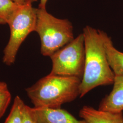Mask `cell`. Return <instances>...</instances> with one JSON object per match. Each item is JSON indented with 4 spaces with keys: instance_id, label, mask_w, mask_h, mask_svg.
<instances>
[{
    "instance_id": "obj_1",
    "label": "cell",
    "mask_w": 123,
    "mask_h": 123,
    "mask_svg": "<svg viewBox=\"0 0 123 123\" xmlns=\"http://www.w3.org/2000/svg\"><path fill=\"white\" fill-rule=\"evenodd\" d=\"M85 58L80 98L95 88L113 84L115 75L108 61L100 30L87 26L83 29Z\"/></svg>"
},
{
    "instance_id": "obj_2",
    "label": "cell",
    "mask_w": 123,
    "mask_h": 123,
    "mask_svg": "<svg viewBox=\"0 0 123 123\" xmlns=\"http://www.w3.org/2000/svg\"><path fill=\"white\" fill-rule=\"evenodd\" d=\"M81 80L75 77L49 74L26 91L35 108H61L62 105L79 96Z\"/></svg>"
},
{
    "instance_id": "obj_3",
    "label": "cell",
    "mask_w": 123,
    "mask_h": 123,
    "mask_svg": "<svg viewBox=\"0 0 123 123\" xmlns=\"http://www.w3.org/2000/svg\"><path fill=\"white\" fill-rule=\"evenodd\" d=\"M41 41V53L50 57L74 39L73 26L68 19H59L45 8H37L35 30Z\"/></svg>"
},
{
    "instance_id": "obj_4",
    "label": "cell",
    "mask_w": 123,
    "mask_h": 123,
    "mask_svg": "<svg viewBox=\"0 0 123 123\" xmlns=\"http://www.w3.org/2000/svg\"><path fill=\"white\" fill-rule=\"evenodd\" d=\"M32 3L21 5L8 24L10 38L3 57V62L7 65L14 63L21 44L29 34L35 30L37 8L32 6Z\"/></svg>"
},
{
    "instance_id": "obj_5",
    "label": "cell",
    "mask_w": 123,
    "mask_h": 123,
    "mask_svg": "<svg viewBox=\"0 0 123 123\" xmlns=\"http://www.w3.org/2000/svg\"><path fill=\"white\" fill-rule=\"evenodd\" d=\"M50 57L52 62L50 74L82 79L85 58L83 34H79Z\"/></svg>"
},
{
    "instance_id": "obj_6",
    "label": "cell",
    "mask_w": 123,
    "mask_h": 123,
    "mask_svg": "<svg viewBox=\"0 0 123 123\" xmlns=\"http://www.w3.org/2000/svg\"><path fill=\"white\" fill-rule=\"evenodd\" d=\"M37 123H88L78 120L65 110L47 108H32Z\"/></svg>"
},
{
    "instance_id": "obj_7",
    "label": "cell",
    "mask_w": 123,
    "mask_h": 123,
    "mask_svg": "<svg viewBox=\"0 0 123 123\" xmlns=\"http://www.w3.org/2000/svg\"><path fill=\"white\" fill-rule=\"evenodd\" d=\"M111 92L103 98L99 104V110L111 112L123 111V76H115Z\"/></svg>"
},
{
    "instance_id": "obj_8",
    "label": "cell",
    "mask_w": 123,
    "mask_h": 123,
    "mask_svg": "<svg viewBox=\"0 0 123 123\" xmlns=\"http://www.w3.org/2000/svg\"><path fill=\"white\" fill-rule=\"evenodd\" d=\"M79 115L88 123H123V112H111L84 106Z\"/></svg>"
},
{
    "instance_id": "obj_9",
    "label": "cell",
    "mask_w": 123,
    "mask_h": 123,
    "mask_svg": "<svg viewBox=\"0 0 123 123\" xmlns=\"http://www.w3.org/2000/svg\"><path fill=\"white\" fill-rule=\"evenodd\" d=\"M108 61L115 76H123V53L116 49L111 38L104 31H100Z\"/></svg>"
},
{
    "instance_id": "obj_10",
    "label": "cell",
    "mask_w": 123,
    "mask_h": 123,
    "mask_svg": "<svg viewBox=\"0 0 123 123\" xmlns=\"http://www.w3.org/2000/svg\"><path fill=\"white\" fill-rule=\"evenodd\" d=\"M21 5L12 0H0V24H8Z\"/></svg>"
},
{
    "instance_id": "obj_11",
    "label": "cell",
    "mask_w": 123,
    "mask_h": 123,
    "mask_svg": "<svg viewBox=\"0 0 123 123\" xmlns=\"http://www.w3.org/2000/svg\"><path fill=\"white\" fill-rule=\"evenodd\" d=\"M26 105L18 96L15 97L7 118L4 123H23V112Z\"/></svg>"
},
{
    "instance_id": "obj_12",
    "label": "cell",
    "mask_w": 123,
    "mask_h": 123,
    "mask_svg": "<svg viewBox=\"0 0 123 123\" xmlns=\"http://www.w3.org/2000/svg\"><path fill=\"white\" fill-rule=\"evenodd\" d=\"M11 98L12 95L8 88L0 90V119L8 108Z\"/></svg>"
},
{
    "instance_id": "obj_13",
    "label": "cell",
    "mask_w": 123,
    "mask_h": 123,
    "mask_svg": "<svg viewBox=\"0 0 123 123\" xmlns=\"http://www.w3.org/2000/svg\"><path fill=\"white\" fill-rule=\"evenodd\" d=\"M23 123H37L32 110V108L26 105L23 112Z\"/></svg>"
},
{
    "instance_id": "obj_14",
    "label": "cell",
    "mask_w": 123,
    "mask_h": 123,
    "mask_svg": "<svg viewBox=\"0 0 123 123\" xmlns=\"http://www.w3.org/2000/svg\"><path fill=\"white\" fill-rule=\"evenodd\" d=\"M13 1L18 3L19 4L22 5L26 4L28 2H35L37 1V0H12Z\"/></svg>"
},
{
    "instance_id": "obj_15",
    "label": "cell",
    "mask_w": 123,
    "mask_h": 123,
    "mask_svg": "<svg viewBox=\"0 0 123 123\" xmlns=\"http://www.w3.org/2000/svg\"><path fill=\"white\" fill-rule=\"evenodd\" d=\"M48 0H40V3L38 7L45 8Z\"/></svg>"
},
{
    "instance_id": "obj_16",
    "label": "cell",
    "mask_w": 123,
    "mask_h": 123,
    "mask_svg": "<svg viewBox=\"0 0 123 123\" xmlns=\"http://www.w3.org/2000/svg\"><path fill=\"white\" fill-rule=\"evenodd\" d=\"M7 85L6 83L3 82H0V90L7 88Z\"/></svg>"
}]
</instances>
